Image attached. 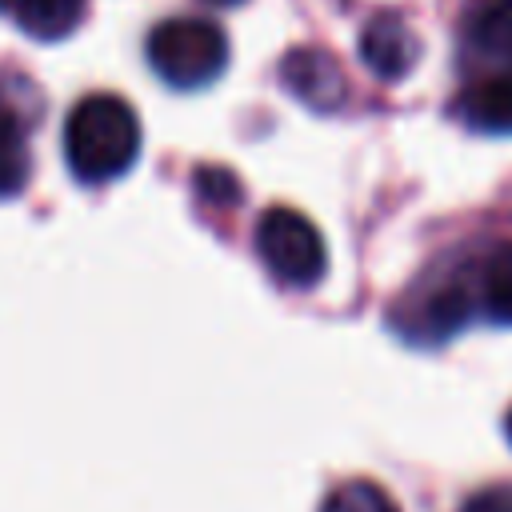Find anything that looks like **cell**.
Segmentation results:
<instances>
[{
  "instance_id": "6da1fadb",
  "label": "cell",
  "mask_w": 512,
  "mask_h": 512,
  "mask_svg": "<svg viewBox=\"0 0 512 512\" xmlns=\"http://www.w3.org/2000/svg\"><path fill=\"white\" fill-rule=\"evenodd\" d=\"M64 156L80 184H108L140 156V116L112 92L84 96L64 124Z\"/></svg>"
},
{
  "instance_id": "5b68a950",
  "label": "cell",
  "mask_w": 512,
  "mask_h": 512,
  "mask_svg": "<svg viewBox=\"0 0 512 512\" xmlns=\"http://www.w3.org/2000/svg\"><path fill=\"white\" fill-rule=\"evenodd\" d=\"M280 80L312 112H336L348 100L344 68L324 48H292L280 64Z\"/></svg>"
},
{
  "instance_id": "52a82bcc",
  "label": "cell",
  "mask_w": 512,
  "mask_h": 512,
  "mask_svg": "<svg viewBox=\"0 0 512 512\" xmlns=\"http://www.w3.org/2000/svg\"><path fill=\"white\" fill-rule=\"evenodd\" d=\"M456 112L476 132L512 136V72H500V76H488V80L472 84L460 96Z\"/></svg>"
},
{
  "instance_id": "9c48e42d",
  "label": "cell",
  "mask_w": 512,
  "mask_h": 512,
  "mask_svg": "<svg viewBox=\"0 0 512 512\" xmlns=\"http://www.w3.org/2000/svg\"><path fill=\"white\" fill-rule=\"evenodd\" d=\"M4 12L36 40H64L84 16V0H4Z\"/></svg>"
},
{
  "instance_id": "7c38bea8",
  "label": "cell",
  "mask_w": 512,
  "mask_h": 512,
  "mask_svg": "<svg viewBox=\"0 0 512 512\" xmlns=\"http://www.w3.org/2000/svg\"><path fill=\"white\" fill-rule=\"evenodd\" d=\"M320 512H400V508H396V500L380 484H372V480H348V484H340L324 500Z\"/></svg>"
},
{
  "instance_id": "277c9868",
  "label": "cell",
  "mask_w": 512,
  "mask_h": 512,
  "mask_svg": "<svg viewBox=\"0 0 512 512\" xmlns=\"http://www.w3.org/2000/svg\"><path fill=\"white\" fill-rule=\"evenodd\" d=\"M472 308H476L472 280H440V284H428L416 300H404L396 324L408 340L436 344V340H448L452 332H460L468 324Z\"/></svg>"
},
{
  "instance_id": "9a60e30c",
  "label": "cell",
  "mask_w": 512,
  "mask_h": 512,
  "mask_svg": "<svg viewBox=\"0 0 512 512\" xmlns=\"http://www.w3.org/2000/svg\"><path fill=\"white\" fill-rule=\"evenodd\" d=\"M508 440H512V412H508Z\"/></svg>"
},
{
  "instance_id": "3957f363",
  "label": "cell",
  "mask_w": 512,
  "mask_h": 512,
  "mask_svg": "<svg viewBox=\"0 0 512 512\" xmlns=\"http://www.w3.org/2000/svg\"><path fill=\"white\" fill-rule=\"evenodd\" d=\"M256 252L264 268L288 288H312L328 268V248L320 228L288 204H272L256 220Z\"/></svg>"
},
{
  "instance_id": "ba28073f",
  "label": "cell",
  "mask_w": 512,
  "mask_h": 512,
  "mask_svg": "<svg viewBox=\"0 0 512 512\" xmlns=\"http://www.w3.org/2000/svg\"><path fill=\"white\" fill-rule=\"evenodd\" d=\"M472 292H476V308L496 320V324H512V240L496 244L472 272Z\"/></svg>"
},
{
  "instance_id": "30bf717a",
  "label": "cell",
  "mask_w": 512,
  "mask_h": 512,
  "mask_svg": "<svg viewBox=\"0 0 512 512\" xmlns=\"http://www.w3.org/2000/svg\"><path fill=\"white\" fill-rule=\"evenodd\" d=\"M472 44L512 68V0H488L472 20Z\"/></svg>"
},
{
  "instance_id": "5bb4252c",
  "label": "cell",
  "mask_w": 512,
  "mask_h": 512,
  "mask_svg": "<svg viewBox=\"0 0 512 512\" xmlns=\"http://www.w3.org/2000/svg\"><path fill=\"white\" fill-rule=\"evenodd\" d=\"M208 4H216V8H232V4H244V0H208Z\"/></svg>"
},
{
  "instance_id": "8992f818",
  "label": "cell",
  "mask_w": 512,
  "mask_h": 512,
  "mask_svg": "<svg viewBox=\"0 0 512 512\" xmlns=\"http://www.w3.org/2000/svg\"><path fill=\"white\" fill-rule=\"evenodd\" d=\"M360 60L380 80H404L420 60V40L400 16H376L360 32Z\"/></svg>"
},
{
  "instance_id": "7a4b0ae2",
  "label": "cell",
  "mask_w": 512,
  "mask_h": 512,
  "mask_svg": "<svg viewBox=\"0 0 512 512\" xmlns=\"http://www.w3.org/2000/svg\"><path fill=\"white\" fill-rule=\"evenodd\" d=\"M148 64L172 88H204L224 72L228 40L204 16H172L148 32Z\"/></svg>"
},
{
  "instance_id": "8fae6325",
  "label": "cell",
  "mask_w": 512,
  "mask_h": 512,
  "mask_svg": "<svg viewBox=\"0 0 512 512\" xmlns=\"http://www.w3.org/2000/svg\"><path fill=\"white\" fill-rule=\"evenodd\" d=\"M28 180V144H24V128L20 120L0 108V196L20 192Z\"/></svg>"
},
{
  "instance_id": "4fadbf2b",
  "label": "cell",
  "mask_w": 512,
  "mask_h": 512,
  "mask_svg": "<svg viewBox=\"0 0 512 512\" xmlns=\"http://www.w3.org/2000/svg\"><path fill=\"white\" fill-rule=\"evenodd\" d=\"M460 512H512V484L484 488V492L468 496V504H464Z\"/></svg>"
}]
</instances>
